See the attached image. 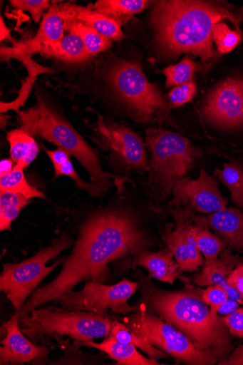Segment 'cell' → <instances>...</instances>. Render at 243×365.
I'll list each match as a JSON object with an SVG mask.
<instances>
[{
  "mask_svg": "<svg viewBox=\"0 0 243 365\" xmlns=\"http://www.w3.org/2000/svg\"><path fill=\"white\" fill-rule=\"evenodd\" d=\"M6 139L10 145L11 158L24 170L37 158L40 150L38 144L21 127L8 132Z\"/></svg>",
  "mask_w": 243,
  "mask_h": 365,
  "instance_id": "obj_24",
  "label": "cell"
},
{
  "mask_svg": "<svg viewBox=\"0 0 243 365\" xmlns=\"http://www.w3.org/2000/svg\"><path fill=\"white\" fill-rule=\"evenodd\" d=\"M113 319L98 314L44 305L33 309L19 323L22 333L38 345H53L56 336L87 342L108 337Z\"/></svg>",
  "mask_w": 243,
  "mask_h": 365,
  "instance_id": "obj_5",
  "label": "cell"
},
{
  "mask_svg": "<svg viewBox=\"0 0 243 365\" xmlns=\"http://www.w3.org/2000/svg\"><path fill=\"white\" fill-rule=\"evenodd\" d=\"M195 212L190 207H171L170 213L175 220L176 227L162 234V239L167 249L175 255L181 273L197 272L205 264V258L195 237Z\"/></svg>",
  "mask_w": 243,
  "mask_h": 365,
  "instance_id": "obj_12",
  "label": "cell"
},
{
  "mask_svg": "<svg viewBox=\"0 0 243 365\" xmlns=\"http://www.w3.org/2000/svg\"><path fill=\"white\" fill-rule=\"evenodd\" d=\"M228 284L237 290L243 299V262H239L227 278Z\"/></svg>",
  "mask_w": 243,
  "mask_h": 365,
  "instance_id": "obj_40",
  "label": "cell"
},
{
  "mask_svg": "<svg viewBox=\"0 0 243 365\" xmlns=\"http://www.w3.org/2000/svg\"><path fill=\"white\" fill-rule=\"evenodd\" d=\"M63 20L55 5L41 20L38 31L33 39L16 43L14 48H3L1 54L21 53L31 56L38 53L43 47L59 42L63 38Z\"/></svg>",
  "mask_w": 243,
  "mask_h": 365,
  "instance_id": "obj_18",
  "label": "cell"
},
{
  "mask_svg": "<svg viewBox=\"0 0 243 365\" xmlns=\"http://www.w3.org/2000/svg\"><path fill=\"white\" fill-rule=\"evenodd\" d=\"M0 364L24 365L33 361L48 358L51 353L49 346L32 342L23 333L16 315L1 327Z\"/></svg>",
  "mask_w": 243,
  "mask_h": 365,
  "instance_id": "obj_15",
  "label": "cell"
},
{
  "mask_svg": "<svg viewBox=\"0 0 243 365\" xmlns=\"http://www.w3.org/2000/svg\"><path fill=\"white\" fill-rule=\"evenodd\" d=\"M140 289V283L125 278L113 285L90 282H86L81 290L69 291L51 304L68 310L91 312L103 317L112 318L110 312L125 316L137 310V306L130 305L128 301Z\"/></svg>",
  "mask_w": 243,
  "mask_h": 365,
  "instance_id": "obj_11",
  "label": "cell"
},
{
  "mask_svg": "<svg viewBox=\"0 0 243 365\" xmlns=\"http://www.w3.org/2000/svg\"><path fill=\"white\" fill-rule=\"evenodd\" d=\"M207 226L221 238L228 248L243 253V211L229 207L202 217Z\"/></svg>",
  "mask_w": 243,
  "mask_h": 365,
  "instance_id": "obj_20",
  "label": "cell"
},
{
  "mask_svg": "<svg viewBox=\"0 0 243 365\" xmlns=\"http://www.w3.org/2000/svg\"><path fill=\"white\" fill-rule=\"evenodd\" d=\"M57 346L63 351V354L60 359L54 361L48 360V358L38 359L32 361V364H52V365H97L106 364L104 360L106 356L104 353L92 354L81 350L82 342L69 339H63V337L56 336L53 339Z\"/></svg>",
  "mask_w": 243,
  "mask_h": 365,
  "instance_id": "obj_22",
  "label": "cell"
},
{
  "mask_svg": "<svg viewBox=\"0 0 243 365\" xmlns=\"http://www.w3.org/2000/svg\"><path fill=\"white\" fill-rule=\"evenodd\" d=\"M38 53L68 63L86 62L92 58L82 38L76 32L69 33L56 43L43 47Z\"/></svg>",
  "mask_w": 243,
  "mask_h": 365,
  "instance_id": "obj_23",
  "label": "cell"
},
{
  "mask_svg": "<svg viewBox=\"0 0 243 365\" xmlns=\"http://www.w3.org/2000/svg\"><path fill=\"white\" fill-rule=\"evenodd\" d=\"M1 56L6 60L14 58L21 61L29 71V78H27L25 83L23 85V87L19 92V97L16 101L9 103H1V110L0 111H1L2 114L6 113L9 110H14L19 113L20 111V108L24 106L26 99L29 97L32 83L36 81L37 76L42 73H52V70L44 68V66L34 62L31 59V56L29 55L21 53H7L2 54Z\"/></svg>",
  "mask_w": 243,
  "mask_h": 365,
  "instance_id": "obj_26",
  "label": "cell"
},
{
  "mask_svg": "<svg viewBox=\"0 0 243 365\" xmlns=\"http://www.w3.org/2000/svg\"><path fill=\"white\" fill-rule=\"evenodd\" d=\"M11 5L15 9L28 11L34 22H39L45 11L51 8L49 0H11Z\"/></svg>",
  "mask_w": 243,
  "mask_h": 365,
  "instance_id": "obj_37",
  "label": "cell"
},
{
  "mask_svg": "<svg viewBox=\"0 0 243 365\" xmlns=\"http://www.w3.org/2000/svg\"><path fill=\"white\" fill-rule=\"evenodd\" d=\"M74 237L68 230L52 243L21 262L4 263L0 274V291L5 293L16 312L21 309L42 282L62 264L64 258L51 267L47 263L73 247Z\"/></svg>",
  "mask_w": 243,
  "mask_h": 365,
  "instance_id": "obj_8",
  "label": "cell"
},
{
  "mask_svg": "<svg viewBox=\"0 0 243 365\" xmlns=\"http://www.w3.org/2000/svg\"><path fill=\"white\" fill-rule=\"evenodd\" d=\"M135 267H142L148 271L150 278L170 285L176 280L190 283V279L180 272L175 255L167 248L157 252L150 250L137 252L122 264L118 272H128Z\"/></svg>",
  "mask_w": 243,
  "mask_h": 365,
  "instance_id": "obj_16",
  "label": "cell"
},
{
  "mask_svg": "<svg viewBox=\"0 0 243 365\" xmlns=\"http://www.w3.org/2000/svg\"><path fill=\"white\" fill-rule=\"evenodd\" d=\"M219 365H243V344L232 350L228 357Z\"/></svg>",
  "mask_w": 243,
  "mask_h": 365,
  "instance_id": "obj_42",
  "label": "cell"
},
{
  "mask_svg": "<svg viewBox=\"0 0 243 365\" xmlns=\"http://www.w3.org/2000/svg\"><path fill=\"white\" fill-rule=\"evenodd\" d=\"M151 3L147 0H98L91 8L121 26L135 15L143 12Z\"/></svg>",
  "mask_w": 243,
  "mask_h": 365,
  "instance_id": "obj_25",
  "label": "cell"
},
{
  "mask_svg": "<svg viewBox=\"0 0 243 365\" xmlns=\"http://www.w3.org/2000/svg\"><path fill=\"white\" fill-rule=\"evenodd\" d=\"M224 19L237 24L235 16L223 7L182 0L156 1L151 15L155 39L163 56L173 58L191 53L204 62L214 56L213 29Z\"/></svg>",
  "mask_w": 243,
  "mask_h": 365,
  "instance_id": "obj_3",
  "label": "cell"
},
{
  "mask_svg": "<svg viewBox=\"0 0 243 365\" xmlns=\"http://www.w3.org/2000/svg\"><path fill=\"white\" fill-rule=\"evenodd\" d=\"M170 207H190L196 212L211 215L227 209V201L222 195L214 177L201 170L195 179L184 178L172 190Z\"/></svg>",
  "mask_w": 243,
  "mask_h": 365,
  "instance_id": "obj_13",
  "label": "cell"
},
{
  "mask_svg": "<svg viewBox=\"0 0 243 365\" xmlns=\"http://www.w3.org/2000/svg\"><path fill=\"white\" fill-rule=\"evenodd\" d=\"M239 262L238 257L231 253L230 248H227L220 253L217 260L205 262L200 273L195 274L191 280L200 287L219 285L227 292L229 298L243 306L242 297L227 282L228 277Z\"/></svg>",
  "mask_w": 243,
  "mask_h": 365,
  "instance_id": "obj_17",
  "label": "cell"
},
{
  "mask_svg": "<svg viewBox=\"0 0 243 365\" xmlns=\"http://www.w3.org/2000/svg\"><path fill=\"white\" fill-rule=\"evenodd\" d=\"M0 31H1V35H0V41H11L14 43V46L17 43L12 38L11 35V30L6 26L3 17H1V20H0Z\"/></svg>",
  "mask_w": 243,
  "mask_h": 365,
  "instance_id": "obj_45",
  "label": "cell"
},
{
  "mask_svg": "<svg viewBox=\"0 0 243 365\" xmlns=\"http://www.w3.org/2000/svg\"><path fill=\"white\" fill-rule=\"evenodd\" d=\"M107 80L131 118L138 123L166 120L170 104L150 83L138 61L117 59L110 66Z\"/></svg>",
  "mask_w": 243,
  "mask_h": 365,
  "instance_id": "obj_7",
  "label": "cell"
},
{
  "mask_svg": "<svg viewBox=\"0 0 243 365\" xmlns=\"http://www.w3.org/2000/svg\"><path fill=\"white\" fill-rule=\"evenodd\" d=\"M88 110L97 116L90 125L91 139L102 150L110 153L114 170L124 175L149 173L150 161L141 137L125 125L106 119L92 108Z\"/></svg>",
  "mask_w": 243,
  "mask_h": 365,
  "instance_id": "obj_10",
  "label": "cell"
},
{
  "mask_svg": "<svg viewBox=\"0 0 243 365\" xmlns=\"http://www.w3.org/2000/svg\"><path fill=\"white\" fill-rule=\"evenodd\" d=\"M239 307V304L232 298L228 299L220 307L218 314L222 316L229 315L234 312Z\"/></svg>",
  "mask_w": 243,
  "mask_h": 365,
  "instance_id": "obj_43",
  "label": "cell"
},
{
  "mask_svg": "<svg viewBox=\"0 0 243 365\" xmlns=\"http://www.w3.org/2000/svg\"><path fill=\"white\" fill-rule=\"evenodd\" d=\"M43 148L52 161L54 168H56L66 161L71 160L72 155L61 148H57L56 150H51L47 149L43 145Z\"/></svg>",
  "mask_w": 243,
  "mask_h": 365,
  "instance_id": "obj_41",
  "label": "cell"
},
{
  "mask_svg": "<svg viewBox=\"0 0 243 365\" xmlns=\"http://www.w3.org/2000/svg\"><path fill=\"white\" fill-rule=\"evenodd\" d=\"M224 321L234 338L243 339V308L239 307L234 312L224 316Z\"/></svg>",
  "mask_w": 243,
  "mask_h": 365,
  "instance_id": "obj_39",
  "label": "cell"
},
{
  "mask_svg": "<svg viewBox=\"0 0 243 365\" xmlns=\"http://www.w3.org/2000/svg\"><path fill=\"white\" fill-rule=\"evenodd\" d=\"M63 21L81 22L115 41H120L125 36L121 26L115 21L95 11L91 6L83 7L71 3L55 5Z\"/></svg>",
  "mask_w": 243,
  "mask_h": 365,
  "instance_id": "obj_19",
  "label": "cell"
},
{
  "mask_svg": "<svg viewBox=\"0 0 243 365\" xmlns=\"http://www.w3.org/2000/svg\"><path fill=\"white\" fill-rule=\"evenodd\" d=\"M83 346L95 349L107 354L118 365H161L157 360L147 358L135 346L107 337L100 343L82 342Z\"/></svg>",
  "mask_w": 243,
  "mask_h": 365,
  "instance_id": "obj_21",
  "label": "cell"
},
{
  "mask_svg": "<svg viewBox=\"0 0 243 365\" xmlns=\"http://www.w3.org/2000/svg\"><path fill=\"white\" fill-rule=\"evenodd\" d=\"M36 103L33 107L18 113L21 128L32 137L53 143L74 156L86 170L90 180L101 197L113 186L115 180L118 192L122 185L111 173L104 172L96 152L86 143L63 113L48 98L36 93Z\"/></svg>",
  "mask_w": 243,
  "mask_h": 365,
  "instance_id": "obj_4",
  "label": "cell"
},
{
  "mask_svg": "<svg viewBox=\"0 0 243 365\" xmlns=\"http://www.w3.org/2000/svg\"><path fill=\"white\" fill-rule=\"evenodd\" d=\"M202 299L210 308L212 317L218 316L220 307L228 299L227 292L219 285H211L206 289H200Z\"/></svg>",
  "mask_w": 243,
  "mask_h": 365,
  "instance_id": "obj_36",
  "label": "cell"
},
{
  "mask_svg": "<svg viewBox=\"0 0 243 365\" xmlns=\"http://www.w3.org/2000/svg\"><path fill=\"white\" fill-rule=\"evenodd\" d=\"M194 233L198 249L205 258V262L217 260L220 253L228 248L227 244L207 226L202 217L194 220Z\"/></svg>",
  "mask_w": 243,
  "mask_h": 365,
  "instance_id": "obj_27",
  "label": "cell"
},
{
  "mask_svg": "<svg viewBox=\"0 0 243 365\" xmlns=\"http://www.w3.org/2000/svg\"><path fill=\"white\" fill-rule=\"evenodd\" d=\"M71 212L76 235L72 252L64 257L58 274L15 312L19 323L32 310L56 301L83 282L108 284L113 280L110 264L119 262L118 271L135 253L155 245L140 212L123 202L83 207Z\"/></svg>",
  "mask_w": 243,
  "mask_h": 365,
  "instance_id": "obj_1",
  "label": "cell"
},
{
  "mask_svg": "<svg viewBox=\"0 0 243 365\" xmlns=\"http://www.w3.org/2000/svg\"><path fill=\"white\" fill-rule=\"evenodd\" d=\"M213 39L218 51L222 53L232 51L242 41V36L237 31L231 29L224 22L217 23L213 29Z\"/></svg>",
  "mask_w": 243,
  "mask_h": 365,
  "instance_id": "obj_34",
  "label": "cell"
},
{
  "mask_svg": "<svg viewBox=\"0 0 243 365\" xmlns=\"http://www.w3.org/2000/svg\"><path fill=\"white\" fill-rule=\"evenodd\" d=\"M197 69L195 61L186 56L179 63L167 66L162 73L165 76L167 87L179 86L191 81Z\"/></svg>",
  "mask_w": 243,
  "mask_h": 365,
  "instance_id": "obj_33",
  "label": "cell"
},
{
  "mask_svg": "<svg viewBox=\"0 0 243 365\" xmlns=\"http://www.w3.org/2000/svg\"><path fill=\"white\" fill-rule=\"evenodd\" d=\"M54 179L60 176L68 177L74 182L76 187L79 190L88 192L93 197H101L99 191L92 182H85L78 176L71 160L54 168Z\"/></svg>",
  "mask_w": 243,
  "mask_h": 365,
  "instance_id": "obj_35",
  "label": "cell"
},
{
  "mask_svg": "<svg viewBox=\"0 0 243 365\" xmlns=\"http://www.w3.org/2000/svg\"><path fill=\"white\" fill-rule=\"evenodd\" d=\"M32 199L16 192H0V231L12 230L11 225Z\"/></svg>",
  "mask_w": 243,
  "mask_h": 365,
  "instance_id": "obj_28",
  "label": "cell"
},
{
  "mask_svg": "<svg viewBox=\"0 0 243 365\" xmlns=\"http://www.w3.org/2000/svg\"><path fill=\"white\" fill-rule=\"evenodd\" d=\"M141 296L138 309L152 312L178 329L202 352L217 359L225 360L234 349L233 336L224 317H214L203 302L200 288L190 283L178 290L157 287L152 278L136 271Z\"/></svg>",
  "mask_w": 243,
  "mask_h": 365,
  "instance_id": "obj_2",
  "label": "cell"
},
{
  "mask_svg": "<svg viewBox=\"0 0 243 365\" xmlns=\"http://www.w3.org/2000/svg\"><path fill=\"white\" fill-rule=\"evenodd\" d=\"M202 113L220 128L243 126V78H229L218 85L207 97Z\"/></svg>",
  "mask_w": 243,
  "mask_h": 365,
  "instance_id": "obj_14",
  "label": "cell"
},
{
  "mask_svg": "<svg viewBox=\"0 0 243 365\" xmlns=\"http://www.w3.org/2000/svg\"><path fill=\"white\" fill-rule=\"evenodd\" d=\"M63 26L65 30L76 32L81 36L91 57L100 52L106 51L113 46L112 40L81 22L63 21Z\"/></svg>",
  "mask_w": 243,
  "mask_h": 365,
  "instance_id": "obj_30",
  "label": "cell"
},
{
  "mask_svg": "<svg viewBox=\"0 0 243 365\" xmlns=\"http://www.w3.org/2000/svg\"><path fill=\"white\" fill-rule=\"evenodd\" d=\"M24 170L19 165H16L10 174L0 178V192L19 193L30 199L46 198L43 192L28 182Z\"/></svg>",
  "mask_w": 243,
  "mask_h": 365,
  "instance_id": "obj_32",
  "label": "cell"
},
{
  "mask_svg": "<svg viewBox=\"0 0 243 365\" xmlns=\"http://www.w3.org/2000/svg\"><path fill=\"white\" fill-rule=\"evenodd\" d=\"M121 322L138 337L180 363L218 364L213 356L200 351L181 331L152 312L137 307L136 311L124 316Z\"/></svg>",
  "mask_w": 243,
  "mask_h": 365,
  "instance_id": "obj_9",
  "label": "cell"
},
{
  "mask_svg": "<svg viewBox=\"0 0 243 365\" xmlns=\"http://www.w3.org/2000/svg\"><path fill=\"white\" fill-rule=\"evenodd\" d=\"M145 144L151 152L148 181L150 197L160 202L191 170L200 152L186 138L162 128L146 131Z\"/></svg>",
  "mask_w": 243,
  "mask_h": 365,
  "instance_id": "obj_6",
  "label": "cell"
},
{
  "mask_svg": "<svg viewBox=\"0 0 243 365\" xmlns=\"http://www.w3.org/2000/svg\"><path fill=\"white\" fill-rule=\"evenodd\" d=\"M108 337L122 343L130 344L138 349H140L152 359L158 360L160 359H165L168 356L166 353L150 345L140 337H138L121 321L117 319H113Z\"/></svg>",
  "mask_w": 243,
  "mask_h": 365,
  "instance_id": "obj_31",
  "label": "cell"
},
{
  "mask_svg": "<svg viewBox=\"0 0 243 365\" xmlns=\"http://www.w3.org/2000/svg\"><path fill=\"white\" fill-rule=\"evenodd\" d=\"M217 178L229 190L234 205L243 211V167L239 163L230 162L224 164L222 170H217Z\"/></svg>",
  "mask_w": 243,
  "mask_h": 365,
  "instance_id": "obj_29",
  "label": "cell"
},
{
  "mask_svg": "<svg viewBox=\"0 0 243 365\" xmlns=\"http://www.w3.org/2000/svg\"><path fill=\"white\" fill-rule=\"evenodd\" d=\"M196 92L197 85L192 81L179 86L169 93V104L172 108L182 107L192 101Z\"/></svg>",
  "mask_w": 243,
  "mask_h": 365,
  "instance_id": "obj_38",
  "label": "cell"
},
{
  "mask_svg": "<svg viewBox=\"0 0 243 365\" xmlns=\"http://www.w3.org/2000/svg\"><path fill=\"white\" fill-rule=\"evenodd\" d=\"M14 163L11 158H5L0 162V178L4 177L10 174L14 169Z\"/></svg>",
  "mask_w": 243,
  "mask_h": 365,
  "instance_id": "obj_44",
  "label": "cell"
}]
</instances>
